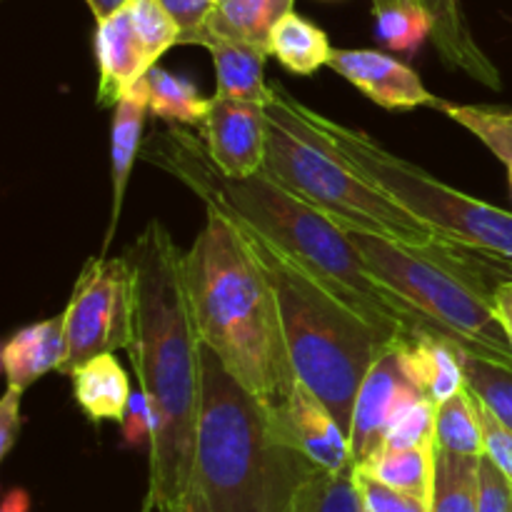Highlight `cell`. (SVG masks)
Returning a JSON list of instances; mask_svg holds the SVG:
<instances>
[{
  "mask_svg": "<svg viewBox=\"0 0 512 512\" xmlns=\"http://www.w3.org/2000/svg\"><path fill=\"white\" fill-rule=\"evenodd\" d=\"M85 3H88L90 13L95 15V23H98V20H103V18H108V15L123 10L130 0H85Z\"/></svg>",
  "mask_w": 512,
  "mask_h": 512,
  "instance_id": "cell-41",
  "label": "cell"
},
{
  "mask_svg": "<svg viewBox=\"0 0 512 512\" xmlns=\"http://www.w3.org/2000/svg\"><path fill=\"white\" fill-rule=\"evenodd\" d=\"M383 3H390V0H373V5ZM413 3L425 8V13L433 20L430 38H433L435 48H438L440 58L448 68L460 70L490 90L503 88L500 70L495 68L493 60L483 53V48L475 43L473 33H470L460 0H413Z\"/></svg>",
  "mask_w": 512,
  "mask_h": 512,
  "instance_id": "cell-17",
  "label": "cell"
},
{
  "mask_svg": "<svg viewBox=\"0 0 512 512\" xmlns=\"http://www.w3.org/2000/svg\"><path fill=\"white\" fill-rule=\"evenodd\" d=\"M268 50L283 68L295 75H313L315 70L328 65L333 53L328 33L293 10L278 20L270 33Z\"/></svg>",
  "mask_w": 512,
  "mask_h": 512,
  "instance_id": "cell-21",
  "label": "cell"
},
{
  "mask_svg": "<svg viewBox=\"0 0 512 512\" xmlns=\"http://www.w3.org/2000/svg\"><path fill=\"white\" fill-rule=\"evenodd\" d=\"M508 180H510V190H512V163H508Z\"/></svg>",
  "mask_w": 512,
  "mask_h": 512,
  "instance_id": "cell-43",
  "label": "cell"
},
{
  "mask_svg": "<svg viewBox=\"0 0 512 512\" xmlns=\"http://www.w3.org/2000/svg\"><path fill=\"white\" fill-rule=\"evenodd\" d=\"M495 313H498V320L512 348V280H505L495 288Z\"/></svg>",
  "mask_w": 512,
  "mask_h": 512,
  "instance_id": "cell-39",
  "label": "cell"
},
{
  "mask_svg": "<svg viewBox=\"0 0 512 512\" xmlns=\"http://www.w3.org/2000/svg\"><path fill=\"white\" fill-rule=\"evenodd\" d=\"M358 468L388 488L430 500L435 483V443L418 448H380Z\"/></svg>",
  "mask_w": 512,
  "mask_h": 512,
  "instance_id": "cell-23",
  "label": "cell"
},
{
  "mask_svg": "<svg viewBox=\"0 0 512 512\" xmlns=\"http://www.w3.org/2000/svg\"><path fill=\"white\" fill-rule=\"evenodd\" d=\"M20 398H23L20 390L5 388L3 400H0V460L8 458L20 435V425H23V418H20Z\"/></svg>",
  "mask_w": 512,
  "mask_h": 512,
  "instance_id": "cell-38",
  "label": "cell"
},
{
  "mask_svg": "<svg viewBox=\"0 0 512 512\" xmlns=\"http://www.w3.org/2000/svg\"><path fill=\"white\" fill-rule=\"evenodd\" d=\"M293 3L295 0H218L208 30L268 50L270 33L278 20L293 10Z\"/></svg>",
  "mask_w": 512,
  "mask_h": 512,
  "instance_id": "cell-22",
  "label": "cell"
},
{
  "mask_svg": "<svg viewBox=\"0 0 512 512\" xmlns=\"http://www.w3.org/2000/svg\"><path fill=\"white\" fill-rule=\"evenodd\" d=\"M180 30V45H203L218 0H160Z\"/></svg>",
  "mask_w": 512,
  "mask_h": 512,
  "instance_id": "cell-34",
  "label": "cell"
},
{
  "mask_svg": "<svg viewBox=\"0 0 512 512\" xmlns=\"http://www.w3.org/2000/svg\"><path fill=\"white\" fill-rule=\"evenodd\" d=\"M140 83L148 93L150 115L173 125H203L210 100L203 98L188 78L170 73L163 65H153Z\"/></svg>",
  "mask_w": 512,
  "mask_h": 512,
  "instance_id": "cell-24",
  "label": "cell"
},
{
  "mask_svg": "<svg viewBox=\"0 0 512 512\" xmlns=\"http://www.w3.org/2000/svg\"><path fill=\"white\" fill-rule=\"evenodd\" d=\"M435 448L468 458L485 455L478 403L468 385L435 408Z\"/></svg>",
  "mask_w": 512,
  "mask_h": 512,
  "instance_id": "cell-27",
  "label": "cell"
},
{
  "mask_svg": "<svg viewBox=\"0 0 512 512\" xmlns=\"http://www.w3.org/2000/svg\"><path fill=\"white\" fill-rule=\"evenodd\" d=\"M375 38L390 50L413 55L425 38L433 35V20L413 0H390V3L373 5Z\"/></svg>",
  "mask_w": 512,
  "mask_h": 512,
  "instance_id": "cell-29",
  "label": "cell"
},
{
  "mask_svg": "<svg viewBox=\"0 0 512 512\" xmlns=\"http://www.w3.org/2000/svg\"><path fill=\"white\" fill-rule=\"evenodd\" d=\"M263 173L348 233H370L405 245H430L443 235L355 173L310 130L283 85H273Z\"/></svg>",
  "mask_w": 512,
  "mask_h": 512,
  "instance_id": "cell-7",
  "label": "cell"
},
{
  "mask_svg": "<svg viewBox=\"0 0 512 512\" xmlns=\"http://www.w3.org/2000/svg\"><path fill=\"white\" fill-rule=\"evenodd\" d=\"M65 358H68V335H65L63 313L20 328L5 340L0 350L5 383L20 393L38 383L43 375L60 373Z\"/></svg>",
  "mask_w": 512,
  "mask_h": 512,
  "instance_id": "cell-16",
  "label": "cell"
},
{
  "mask_svg": "<svg viewBox=\"0 0 512 512\" xmlns=\"http://www.w3.org/2000/svg\"><path fill=\"white\" fill-rule=\"evenodd\" d=\"M350 238L370 270L460 348L512 363L510 340L495 313V288L512 280V258L448 238L430 245H405L370 233Z\"/></svg>",
  "mask_w": 512,
  "mask_h": 512,
  "instance_id": "cell-6",
  "label": "cell"
},
{
  "mask_svg": "<svg viewBox=\"0 0 512 512\" xmlns=\"http://www.w3.org/2000/svg\"><path fill=\"white\" fill-rule=\"evenodd\" d=\"M358 465L345 470L315 468L300 485L288 512H363V493L358 488Z\"/></svg>",
  "mask_w": 512,
  "mask_h": 512,
  "instance_id": "cell-25",
  "label": "cell"
},
{
  "mask_svg": "<svg viewBox=\"0 0 512 512\" xmlns=\"http://www.w3.org/2000/svg\"><path fill=\"white\" fill-rule=\"evenodd\" d=\"M150 113V100L143 83L135 85L118 105H115L113 125H110V183H113V205H110V225L105 230V243L100 253H108L115 238L123 210L125 188H128L130 170H133L138 150L143 145V125Z\"/></svg>",
  "mask_w": 512,
  "mask_h": 512,
  "instance_id": "cell-18",
  "label": "cell"
},
{
  "mask_svg": "<svg viewBox=\"0 0 512 512\" xmlns=\"http://www.w3.org/2000/svg\"><path fill=\"white\" fill-rule=\"evenodd\" d=\"M455 340L438 333H403L395 353L413 388L438 408L465 388L463 358Z\"/></svg>",
  "mask_w": 512,
  "mask_h": 512,
  "instance_id": "cell-15",
  "label": "cell"
},
{
  "mask_svg": "<svg viewBox=\"0 0 512 512\" xmlns=\"http://www.w3.org/2000/svg\"><path fill=\"white\" fill-rule=\"evenodd\" d=\"M120 425H123L125 443L150 445V440H153V413H150L148 398H145L143 390L130 395L128 410H125V418Z\"/></svg>",
  "mask_w": 512,
  "mask_h": 512,
  "instance_id": "cell-37",
  "label": "cell"
},
{
  "mask_svg": "<svg viewBox=\"0 0 512 512\" xmlns=\"http://www.w3.org/2000/svg\"><path fill=\"white\" fill-rule=\"evenodd\" d=\"M328 65L385 110H413L423 105L443 110L445 105V100L425 88L408 63L380 50L333 48Z\"/></svg>",
  "mask_w": 512,
  "mask_h": 512,
  "instance_id": "cell-12",
  "label": "cell"
},
{
  "mask_svg": "<svg viewBox=\"0 0 512 512\" xmlns=\"http://www.w3.org/2000/svg\"><path fill=\"white\" fill-rule=\"evenodd\" d=\"M280 420L290 443L318 468L345 470L355 465L350 438L333 418L328 405L303 380H295L288 405L280 410Z\"/></svg>",
  "mask_w": 512,
  "mask_h": 512,
  "instance_id": "cell-13",
  "label": "cell"
},
{
  "mask_svg": "<svg viewBox=\"0 0 512 512\" xmlns=\"http://www.w3.org/2000/svg\"><path fill=\"white\" fill-rule=\"evenodd\" d=\"M413 398H423V395L413 388L405 375L393 343L375 360L355 398L353 425H350V450H353L355 465H365L383 448L390 423L400 413V408Z\"/></svg>",
  "mask_w": 512,
  "mask_h": 512,
  "instance_id": "cell-11",
  "label": "cell"
},
{
  "mask_svg": "<svg viewBox=\"0 0 512 512\" xmlns=\"http://www.w3.org/2000/svg\"><path fill=\"white\" fill-rule=\"evenodd\" d=\"M65 315L68 358L60 375H73L85 360L128 350L135 335V268L130 255L100 253L80 270Z\"/></svg>",
  "mask_w": 512,
  "mask_h": 512,
  "instance_id": "cell-9",
  "label": "cell"
},
{
  "mask_svg": "<svg viewBox=\"0 0 512 512\" xmlns=\"http://www.w3.org/2000/svg\"><path fill=\"white\" fill-rule=\"evenodd\" d=\"M203 140L210 160L225 178H250L265 163L268 110L260 103L215 95L203 120Z\"/></svg>",
  "mask_w": 512,
  "mask_h": 512,
  "instance_id": "cell-10",
  "label": "cell"
},
{
  "mask_svg": "<svg viewBox=\"0 0 512 512\" xmlns=\"http://www.w3.org/2000/svg\"><path fill=\"white\" fill-rule=\"evenodd\" d=\"M318 468L288 440L278 410L255 398L200 343L195 483L215 512H288Z\"/></svg>",
  "mask_w": 512,
  "mask_h": 512,
  "instance_id": "cell-4",
  "label": "cell"
},
{
  "mask_svg": "<svg viewBox=\"0 0 512 512\" xmlns=\"http://www.w3.org/2000/svg\"><path fill=\"white\" fill-rule=\"evenodd\" d=\"M158 508H155V500H153V495H145V503H143V508H140V512H155Z\"/></svg>",
  "mask_w": 512,
  "mask_h": 512,
  "instance_id": "cell-42",
  "label": "cell"
},
{
  "mask_svg": "<svg viewBox=\"0 0 512 512\" xmlns=\"http://www.w3.org/2000/svg\"><path fill=\"white\" fill-rule=\"evenodd\" d=\"M480 458L453 455L435 448V483L433 495H430V512H478Z\"/></svg>",
  "mask_w": 512,
  "mask_h": 512,
  "instance_id": "cell-26",
  "label": "cell"
},
{
  "mask_svg": "<svg viewBox=\"0 0 512 512\" xmlns=\"http://www.w3.org/2000/svg\"><path fill=\"white\" fill-rule=\"evenodd\" d=\"M293 103L310 130L333 153H338L355 173L378 185L408 213L430 225L435 233L470 248L512 258V213L508 210L450 188L420 165L385 150L363 130L348 128L328 115H320L318 110L295 98Z\"/></svg>",
  "mask_w": 512,
  "mask_h": 512,
  "instance_id": "cell-8",
  "label": "cell"
},
{
  "mask_svg": "<svg viewBox=\"0 0 512 512\" xmlns=\"http://www.w3.org/2000/svg\"><path fill=\"white\" fill-rule=\"evenodd\" d=\"M143 158L183 180L205 205L263 233L385 333H438L450 338L435 320L370 270L348 230L275 183L263 170L250 178H225L208 150L200 148V140L180 128H170L155 138L143 150Z\"/></svg>",
  "mask_w": 512,
  "mask_h": 512,
  "instance_id": "cell-1",
  "label": "cell"
},
{
  "mask_svg": "<svg viewBox=\"0 0 512 512\" xmlns=\"http://www.w3.org/2000/svg\"><path fill=\"white\" fill-rule=\"evenodd\" d=\"M130 20L143 43L150 65H158L160 55L180 43V30L160 0H130Z\"/></svg>",
  "mask_w": 512,
  "mask_h": 512,
  "instance_id": "cell-31",
  "label": "cell"
},
{
  "mask_svg": "<svg viewBox=\"0 0 512 512\" xmlns=\"http://www.w3.org/2000/svg\"><path fill=\"white\" fill-rule=\"evenodd\" d=\"M230 220L245 235L273 285L295 378L303 380L328 405L350 438L360 385L368 378L375 360L400 335H390L370 323L360 310L330 290L323 280L310 275L263 233L235 218Z\"/></svg>",
  "mask_w": 512,
  "mask_h": 512,
  "instance_id": "cell-5",
  "label": "cell"
},
{
  "mask_svg": "<svg viewBox=\"0 0 512 512\" xmlns=\"http://www.w3.org/2000/svg\"><path fill=\"white\" fill-rule=\"evenodd\" d=\"M460 358L470 393L512 430V363L473 350H460Z\"/></svg>",
  "mask_w": 512,
  "mask_h": 512,
  "instance_id": "cell-28",
  "label": "cell"
},
{
  "mask_svg": "<svg viewBox=\"0 0 512 512\" xmlns=\"http://www.w3.org/2000/svg\"><path fill=\"white\" fill-rule=\"evenodd\" d=\"M435 443V405L425 398H413L400 408L390 423L383 448H418Z\"/></svg>",
  "mask_w": 512,
  "mask_h": 512,
  "instance_id": "cell-32",
  "label": "cell"
},
{
  "mask_svg": "<svg viewBox=\"0 0 512 512\" xmlns=\"http://www.w3.org/2000/svg\"><path fill=\"white\" fill-rule=\"evenodd\" d=\"M215 68V95L245 100V103L268 105L273 100V85L265 83V60L268 50L243 40L210 33L203 38Z\"/></svg>",
  "mask_w": 512,
  "mask_h": 512,
  "instance_id": "cell-19",
  "label": "cell"
},
{
  "mask_svg": "<svg viewBox=\"0 0 512 512\" xmlns=\"http://www.w3.org/2000/svg\"><path fill=\"white\" fill-rule=\"evenodd\" d=\"M135 268V335L128 353L153 413L150 488L155 508L195 483L200 415V338L183 280V250L158 218L128 250Z\"/></svg>",
  "mask_w": 512,
  "mask_h": 512,
  "instance_id": "cell-2",
  "label": "cell"
},
{
  "mask_svg": "<svg viewBox=\"0 0 512 512\" xmlns=\"http://www.w3.org/2000/svg\"><path fill=\"white\" fill-rule=\"evenodd\" d=\"M73 395L90 423H123L130 403V383L113 353L95 355L73 370Z\"/></svg>",
  "mask_w": 512,
  "mask_h": 512,
  "instance_id": "cell-20",
  "label": "cell"
},
{
  "mask_svg": "<svg viewBox=\"0 0 512 512\" xmlns=\"http://www.w3.org/2000/svg\"><path fill=\"white\" fill-rule=\"evenodd\" d=\"M158 512H215V510L210 508V503L205 500V495L200 493L198 485H193V488H190L188 493L178 500V503L170 505V508L158 510Z\"/></svg>",
  "mask_w": 512,
  "mask_h": 512,
  "instance_id": "cell-40",
  "label": "cell"
},
{
  "mask_svg": "<svg viewBox=\"0 0 512 512\" xmlns=\"http://www.w3.org/2000/svg\"><path fill=\"white\" fill-rule=\"evenodd\" d=\"M443 113L475 135L490 153L505 165L512 163V110L500 105H453L445 103Z\"/></svg>",
  "mask_w": 512,
  "mask_h": 512,
  "instance_id": "cell-30",
  "label": "cell"
},
{
  "mask_svg": "<svg viewBox=\"0 0 512 512\" xmlns=\"http://www.w3.org/2000/svg\"><path fill=\"white\" fill-rule=\"evenodd\" d=\"M95 60H98V108L118 105L153 65L148 63L143 43L130 20L128 5L108 18L98 20L95 28Z\"/></svg>",
  "mask_w": 512,
  "mask_h": 512,
  "instance_id": "cell-14",
  "label": "cell"
},
{
  "mask_svg": "<svg viewBox=\"0 0 512 512\" xmlns=\"http://www.w3.org/2000/svg\"><path fill=\"white\" fill-rule=\"evenodd\" d=\"M478 418H480V433H483V448L485 455L503 470L512 480V430L505 423H500L478 398Z\"/></svg>",
  "mask_w": 512,
  "mask_h": 512,
  "instance_id": "cell-36",
  "label": "cell"
},
{
  "mask_svg": "<svg viewBox=\"0 0 512 512\" xmlns=\"http://www.w3.org/2000/svg\"><path fill=\"white\" fill-rule=\"evenodd\" d=\"M183 280L200 343L280 413L298 378L278 298L245 235L220 210L208 208L203 230L183 253Z\"/></svg>",
  "mask_w": 512,
  "mask_h": 512,
  "instance_id": "cell-3",
  "label": "cell"
},
{
  "mask_svg": "<svg viewBox=\"0 0 512 512\" xmlns=\"http://www.w3.org/2000/svg\"><path fill=\"white\" fill-rule=\"evenodd\" d=\"M355 475H358V488L363 493L365 508L370 512H430V500L388 488L360 468L355 470Z\"/></svg>",
  "mask_w": 512,
  "mask_h": 512,
  "instance_id": "cell-33",
  "label": "cell"
},
{
  "mask_svg": "<svg viewBox=\"0 0 512 512\" xmlns=\"http://www.w3.org/2000/svg\"><path fill=\"white\" fill-rule=\"evenodd\" d=\"M478 512H512V480L488 455L478 468Z\"/></svg>",
  "mask_w": 512,
  "mask_h": 512,
  "instance_id": "cell-35",
  "label": "cell"
},
{
  "mask_svg": "<svg viewBox=\"0 0 512 512\" xmlns=\"http://www.w3.org/2000/svg\"><path fill=\"white\" fill-rule=\"evenodd\" d=\"M363 512H370V510H368V508H365V510H363Z\"/></svg>",
  "mask_w": 512,
  "mask_h": 512,
  "instance_id": "cell-44",
  "label": "cell"
}]
</instances>
